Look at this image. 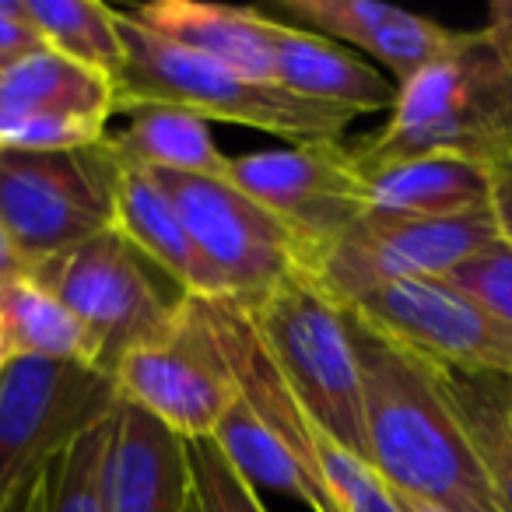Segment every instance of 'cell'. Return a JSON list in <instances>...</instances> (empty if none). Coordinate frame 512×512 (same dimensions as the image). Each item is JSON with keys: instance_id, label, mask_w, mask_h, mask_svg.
Masks as SVG:
<instances>
[{"instance_id": "cell-31", "label": "cell", "mask_w": 512, "mask_h": 512, "mask_svg": "<svg viewBox=\"0 0 512 512\" xmlns=\"http://www.w3.org/2000/svg\"><path fill=\"white\" fill-rule=\"evenodd\" d=\"M393 502H397L400 512H449V509H442V505H435V502L411 498V495H397V491H393Z\"/></svg>"}, {"instance_id": "cell-12", "label": "cell", "mask_w": 512, "mask_h": 512, "mask_svg": "<svg viewBox=\"0 0 512 512\" xmlns=\"http://www.w3.org/2000/svg\"><path fill=\"white\" fill-rule=\"evenodd\" d=\"M228 183L278 214L299 235L302 264L313 249L369 211V179L355 162V151L341 141L239 155L228 165Z\"/></svg>"}, {"instance_id": "cell-32", "label": "cell", "mask_w": 512, "mask_h": 512, "mask_svg": "<svg viewBox=\"0 0 512 512\" xmlns=\"http://www.w3.org/2000/svg\"><path fill=\"white\" fill-rule=\"evenodd\" d=\"M18 512H39V502H36V495H32L29 502H25V505H22V509H18Z\"/></svg>"}, {"instance_id": "cell-9", "label": "cell", "mask_w": 512, "mask_h": 512, "mask_svg": "<svg viewBox=\"0 0 512 512\" xmlns=\"http://www.w3.org/2000/svg\"><path fill=\"white\" fill-rule=\"evenodd\" d=\"M151 179L179 211L225 299L249 306L288 274L302 271L299 235L235 183L183 172H151Z\"/></svg>"}, {"instance_id": "cell-4", "label": "cell", "mask_w": 512, "mask_h": 512, "mask_svg": "<svg viewBox=\"0 0 512 512\" xmlns=\"http://www.w3.org/2000/svg\"><path fill=\"white\" fill-rule=\"evenodd\" d=\"M246 309L256 323V334L264 337L267 351L306 411L320 421L323 432L365 460L369 442L362 365L344 309L306 271L288 274Z\"/></svg>"}, {"instance_id": "cell-8", "label": "cell", "mask_w": 512, "mask_h": 512, "mask_svg": "<svg viewBox=\"0 0 512 512\" xmlns=\"http://www.w3.org/2000/svg\"><path fill=\"white\" fill-rule=\"evenodd\" d=\"M29 274L71 309L95 348V369L109 376L127 351L165 337L176 320L179 299L158 292L148 260L116 228L46 256Z\"/></svg>"}, {"instance_id": "cell-5", "label": "cell", "mask_w": 512, "mask_h": 512, "mask_svg": "<svg viewBox=\"0 0 512 512\" xmlns=\"http://www.w3.org/2000/svg\"><path fill=\"white\" fill-rule=\"evenodd\" d=\"M120 407L109 372L74 362H11L0 372V512H18L53 460Z\"/></svg>"}, {"instance_id": "cell-13", "label": "cell", "mask_w": 512, "mask_h": 512, "mask_svg": "<svg viewBox=\"0 0 512 512\" xmlns=\"http://www.w3.org/2000/svg\"><path fill=\"white\" fill-rule=\"evenodd\" d=\"M113 81L53 53H29L0 71V148L60 151L106 137Z\"/></svg>"}, {"instance_id": "cell-27", "label": "cell", "mask_w": 512, "mask_h": 512, "mask_svg": "<svg viewBox=\"0 0 512 512\" xmlns=\"http://www.w3.org/2000/svg\"><path fill=\"white\" fill-rule=\"evenodd\" d=\"M442 281L512 327V246L502 242V235L453 267Z\"/></svg>"}, {"instance_id": "cell-3", "label": "cell", "mask_w": 512, "mask_h": 512, "mask_svg": "<svg viewBox=\"0 0 512 512\" xmlns=\"http://www.w3.org/2000/svg\"><path fill=\"white\" fill-rule=\"evenodd\" d=\"M123 39V67L113 81V113L144 106H169L200 120H225L264 130L292 144L341 141L355 113L299 99L281 85H256L235 71L165 43L137 22L130 11H116Z\"/></svg>"}, {"instance_id": "cell-33", "label": "cell", "mask_w": 512, "mask_h": 512, "mask_svg": "<svg viewBox=\"0 0 512 512\" xmlns=\"http://www.w3.org/2000/svg\"><path fill=\"white\" fill-rule=\"evenodd\" d=\"M0 372H4V362H0Z\"/></svg>"}, {"instance_id": "cell-34", "label": "cell", "mask_w": 512, "mask_h": 512, "mask_svg": "<svg viewBox=\"0 0 512 512\" xmlns=\"http://www.w3.org/2000/svg\"><path fill=\"white\" fill-rule=\"evenodd\" d=\"M509 421H512V411H509Z\"/></svg>"}, {"instance_id": "cell-15", "label": "cell", "mask_w": 512, "mask_h": 512, "mask_svg": "<svg viewBox=\"0 0 512 512\" xmlns=\"http://www.w3.org/2000/svg\"><path fill=\"white\" fill-rule=\"evenodd\" d=\"M106 512H190V449L141 407L113 414Z\"/></svg>"}, {"instance_id": "cell-18", "label": "cell", "mask_w": 512, "mask_h": 512, "mask_svg": "<svg viewBox=\"0 0 512 512\" xmlns=\"http://www.w3.org/2000/svg\"><path fill=\"white\" fill-rule=\"evenodd\" d=\"M113 228L162 274L179 285L190 299H225L218 278L197 253L183 218L162 193V186L144 169H120L116 179V218Z\"/></svg>"}, {"instance_id": "cell-16", "label": "cell", "mask_w": 512, "mask_h": 512, "mask_svg": "<svg viewBox=\"0 0 512 512\" xmlns=\"http://www.w3.org/2000/svg\"><path fill=\"white\" fill-rule=\"evenodd\" d=\"M130 15L148 25L165 43L186 53L221 64L239 78L256 85L274 81L271 18L256 8H228V4H197V0H155L137 4Z\"/></svg>"}, {"instance_id": "cell-17", "label": "cell", "mask_w": 512, "mask_h": 512, "mask_svg": "<svg viewBox=\"0 0 512 512\" xmlns=\"http://www.w3.org/2000/svg\"><path fill=\"white\" fill-rule=\"evenodd\" d=\"M271 46L274 81L299 99L351 109L355 116L383 113L397 102V85H390L362 57H351L348 50L316 36V32L271 18Z\"/></svg>"}, {"instance_id": "cell-23", "label": "cell", "mask_w": 512, "mask_h": 512, "mask_svg": "<svg viewBox=\"0 0 512 512\" xmlns=\"http://www.w3.org/2000/svg\"><path fill=\"white\" fill-rule=\"evenodd\" d=\"M218 449L235 463L242 477L253 488H271L281 495H292L306 502L313 512H337L334 502L320 491V484L302 470V463L285 449V442L256 418V411L246 400H235L232 411L221 418L218 432L211 435Z\"/></svg>"}, {"instance_id": "cell-22", "label": "cell", "mask_w": 512, "mask_h": 512, "mask_svg": "<svg viewBox=\"0 0 512 512\" xmlns=\"http://www.w3.org/2000/svg\"><path fill=\"white\" fill-rule=\"evenodd\" d=\"M439 386L481 463L498 512H512V383L495 376H463L435 365Z\"/></svg>"}, {"instance_id": "cell-11", "label": "cell", "mask_w": 512, "mask_h": 512, "mask_svg": "<svg viewBox=\"0 0 512 512\" xmlns=\"http://www.w3.org/2000/svg\"><path fill=\"white\" fill-rule=\"evenodd\" d=\"M344 313L358 327L435 365L512 383V327L446 281H397L355 299Z\"/></svg>"}, {"instance_id": "cell-1", "label": "cell", "mask_w": 512, "mask_h": 512, "mask_svg": "<svg viewBox=\"0 0 512 512\" xmlns=\"http://www.w3.org/2000/svg\"><path fill=\"white\" fill-rule=\"evenodd\" d=\"M348 316V313H344ZM351 323L362 365L369 467L397 495L449 512H498L481 463L439 386L435 362Z\"/></svg>"}, {"instance_id": "cell-29", "label": "cell", "mask_w": 512, "mask_h": 512, "mask_svg": "<svg viewBox=\"0 0 512 512\" xmlns=\"http://www.w3.org/2000/svg\"><path fill=\"white\" fill-rule=\"evenodd\" d=\"M488 211L502 242L512 246V151L488 165Z\"/></svg>"}, {"instance_id": "cell-28", "label": "cell", "mask_w": 512, "mask_h": 512, "mask_svg": "<svg viewBox=\"0 0 512 512\" xmlns=\"http://www.w3.org/2000/svg\"><path fill=\"white\" fill-rule=\"evenodd\" d=\"M43 46V36L25 11V0H0V71Z\"/></svg>"}, {"instance_id": "cell-21", "label": "cell", "mask_w": 512, "mask_h": 512, "mask_svg": "<svg viewBox=\"0 0 512 512\" xmlns=\"http://www.w3.org/2000/svg\"><path fill=\"white\" fill-rule=\"evenodd\" d=\"M127 116V127L106 134L109 148L123 169L228 179L232 158L214 144L207 120L169 106H144Z\"/></svg>"}, {"instance_id": "cell-6", "label": "cell", "mask_w": 512, "mask_h": 512, "mask_svg": "<svg viewBox=\"0 0 512 512\" xmlns=\"http://www.w3.org/2000/svg\"><path fill=\"white\" fill-rule=\"evenodd\" d=\"M120 169L106 137L60 151L0 148V225L25 264L109 232Z\"/></svg>"}, {"instance_id": "cell-20", "label": "cell", "mask_w": 512, "mask_h": 512, "mask_svg": "<svg viewBox=\"0 0 512 512\" xmlns=\"http://www.w3.org/2000/svg\"><path fill=\"white\" fill-rule=\"evenodd\" d=\"M365 179H369V211L453 218L488 207V169L463 158H411L379 172H365Z\"/></svg>"}, {"instance_id": "cell-24", "label": "cell", "mask_w": 512, "mask_h": 512, "mask_svg": "<svg viewBox=\"0 0 512 512\" xmlns=\"http://www.w3.org/2000/svg\"><path fill=\"white\" fill-rule=\"evenodd\" d=\"M25 11L53 53L116 81L123 67V39L113 8L99 0H25Z\"/></svg>"}, {"instance_id": "cell-19", "label": "cell", "mask_w": 512, "mask_h": 512, "mask_svg": "<svg viewBox=\"0 0 512 512\" xmlns=\"http://www.w3.org/2000/svg\"><path fill=\"white\" fill-rule=\"evenodd\" d=\"M74 362L95 369V348L71 309L29 271L0 281V362Z\"/></svg>"}, {"instance_id": "cell-26", "label": "cell", "mask_w": 512, "mask_h": 512, "mask_svg": "<svg viewBox=\"0 0 512 512\" xmlns=\"http://www.w3.org/2000/svg\"><path fill=\"white\" fill-rule=\"evenodd\" d=\"M190 449V512H267L256 488L214 439L186 442Z\"/></svg>"}, {"instance_id": "cell-25", "label": "cell", "mask_w": 512, "mask_h": 512, "mask_svg": "<svg viewBox=\"0 0 512 512\" xmlns=\"http://www.w3.org/2000/svg\"><path fill=\"white\" fill-rule=\"evenodd\" d=\"M113 418L50 463L36 488L39 512H106V456Z\"/></svg>"}, {"instance_id": "cell-10", "label": "cell", "mask_w": 512, "mask_h": 512, "mask_svg": "<svg viewBox=\"0 0 512 512\" xmlns=\"http://www.w3.org/2000/svg\"><path fill=\"white\" fill-rule=\"evenodd\" d=\"M113 383L123 404L141 407L183 442L211 439L239 400V383L190 295H179L169 334L120 358Z\"/></svg>"}, {"instance_id": "cell-7", "label": "cell", "mask_w": 512, "mask_h": 512, "mask_svg": "<svg viewBox=\"0 0 512 512\" xmlns=\"http://www.w3.org/2000/svg\"><path fill=\"white\" fill-rule=\"evenodd\" d=\"M495 239L498 228L488 207L453 218L365 211L341 235L313 249L302 271L344 309L397 281H442Z\"/></svg>"}, {"instance_id": "cell-2", "label": "cell", "mask_w": 512, "mask_h": 512, "mask_svg": "<svg viewBox=\"0 0 512 512\" xmlns=\"http://www.w3.org/2000/svg\"><path fill=\"white\" fill-rule=\"evenodd\" d=\"M512 151V53L488 32H463L449 57L397 85L390 120L355 148L362 172L449 155L488 169Z\"/></svg>"}, {"instance_id": "cell-30", "label": "cell", "mask_w": 512, "mask_h": 512, "mask_svg": "<svg viewBox=\"0 0 512 512\" xmlns=\"http://www.w3.org/2000/svg\"><path fill=\"white\" fill-rule=\"evenodd\" d=\"M25 271H29V264L18 256L15 242L8 239V232H4V225H0V281L15 278V274H25Z\"/></svg>"}, {"instance_id": "cell-14", "label": "cell", "mask_w": 512, "mask_h": 512, "mask_svg": "<svg viewBox=\"0 0 512 512\" xmlns=\"http://www.w3.org/2000/svg\"><path fill=\"white\" fill-rule=\"evenodd\" d=\"M278 8L306 29H320L376 57L383 67H390L397 85L449 57L463 36L425 15H411L376 0H278Z\"/></svg>"}]
</instances>
